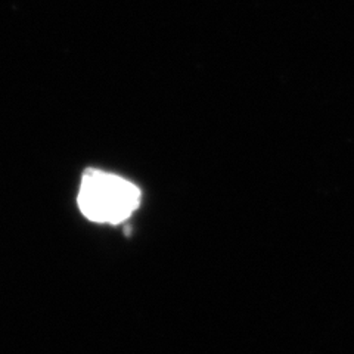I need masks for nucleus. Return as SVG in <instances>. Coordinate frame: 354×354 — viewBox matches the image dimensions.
<instances>
[{
    "label": "nucleus",
    "instance_id": "f257e3e1",
    "mask_svg": "<svg viewBox=\"0 0 354 354\" xmlns=\"http://www.w3.org/2000/svg\"><path fill=\"white\" fill-rule=\"evenodd\" d=\"M139 187L118 174L87 169L82 176L77 204L82 214L101 225H120L140 205Z\"/></svg>",
    "mask_w": 354,
    "mask_h": 354
}]
</instances>
